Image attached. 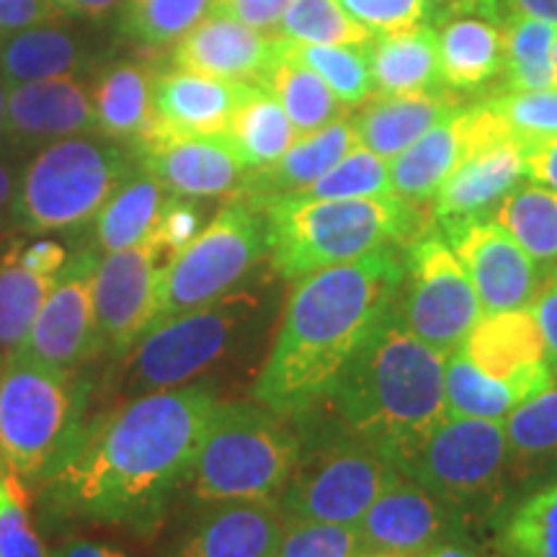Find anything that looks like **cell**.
Segmentation results:
<instances>
[{"label":"cell","instance_id":"6da1fadb","mask_svg":"<svg viewBox=\"0 0 557 557\" xmlns=\"http://www.w3.org/2000/svg\"><path fill=\"white\" fill-rule=\"evenodd\" d=\"M214 406L212 385L199 382L139 395L99 416L41 478L47 504L70 517L152 532L189 480Z\"/></svg>","mask_w":557,"mask_h":557},{"label":"cell","instance_id":"7a4b0ae2","mask_svg":"<svg viewBox=\"0 0 557 557\" xmlns=\"http://www.w3.org/2000/svg\"><path fill=\"white\" fill-rule=\"evenodd\" d=\"M400 284L398 248L297 278L256 380V400L287 418L325 403L348 361L395 305Z\"/></svg>","mask_w":557,"mask_h":557},{"label":"cell","instance_id":"3957f363","mask_svg":"<svg viewBox=\"0 0 557 557\" xmlns=\"http://www.w3.org/2000/svg\"><path fill=\"white\" fill-rule=\"evenodd\" d=\"M444 364L447 357L403 323L395 299L320 406L408 472L447 418Z\"/></svg>","mask_w":557,"mask_h":557},{"label":"cell","instance_id":"277c9868","mask_svg":"<svg viewBox=\"0 0 557 557\" xmlns=\"http://www.w3.org/2000/svg\"><path fill=\"white\" fill-rule=\"evenodd\" d=\"M256 205L267 218L271 267L292 282L374 250L408 248L434 222V212L398 194L367 199L282 197Z\"/></svg>","mask_w":557,"mask_h":557},{"label":"cell","instance_id":"5b68a950","mask_svg":"<svg viewBox=\"0 0 557 557\" xmlns=\"http://www.w3.org/2000/svg\"><path fill=\"white\" fill-rule=\"evenodd\" d=\"M292 421L299 434V451L278 496L284 517L359 524L380 493L406 475L385 451L346 429L325 406Z\"/></svg>","mask_w":557,"mask_h":557},{"label":"cell","instance_id":"8992f818","mask_svg":"<svg viewBox=\"0 0 557 557\" xmlns=\"http://www.w3.org/2000/svg\"><path fill=\"white\" fill-rule=\"evenodd\" d=\"M295 421L259 400L214 406L189 472L199 504L214 500H276L297 462Z\"/></svg>","mask_w":557,"mask_h":557},{"label":"cell","instance_id":"52a82bcc","mask_svg":"<svg viewBox=\"0 0 557 557\" xmlns=\"http://www.w3.org/2000/svg\"><path fill=\"white\" fill-rule=\"evenodd\" d=\"M135 171V150L99 132L58 139L26 165L13 218L32 233L88 225Z\"/></svg>","mask_w":557,"mask_h":557},{"label":"cell","instance_id":"ba28073f","mask_svg":"<svg viewBox=\"0 0 557 557\" xmlns=\"http://www.w3.org/2000/svg\"><path fill=\"white\" fill-rule=\"evenodd\" d=\"M83 387L75 372L9 354L0 377V468L45 478L81 434Z\"/></svg>","mask_w":557,"mask_h":557},{"label":"cell","instance_id":"9c48e42d","mask_svg":"<svg viewBox=\"0 0 557 557\" xmlns=\"http://www.w3.org/2000/svg\"><path fill=\"white\" fill-rule=\"evenodd\" d=\"M269 256L267 218L246 194H235L189 246L160 269L150 329L227 295Z\"/></svg>","mask_w":557,"mask_h":557},{"label":"cell","instance_id":"30bf717a","mask_svg":"<svg viewBox=\"0 0 557 557\" xmlns=\"http://www.w3.org/2000/svg\"><path fill=\"white\" fill-rule=\"evenodd\" d=\"M253 312L256 299L248 292H233L160 323L132 348L124 372V393L139 398L199 377L225 357Z\"/></svg>","mask_w":557,"mask_h":557},{"label":"cell","instance_id":"8fae6325","mask_svg":"<svg viewBox=\"0 0 557 557\" xmlns=\"http://www.w3.org/2000/svg\"><path fill=\"white\" fill-rule=\"evenodd\" d=\"M398 312L416 338L449 357L483 315L475 287L442 233L426 230L403 256Z\"/></svg>","mask_w":557,"mask_h":557},{"label":"cell","instance_id":"7c38bea8","mask_svg":"<svg viewBox=\"0 0 557 557\" xmlns=\"http://www.w3.org/2000/svg\"><path fill=\"white\" fill-rule=\"evenodd\" d=\"M506 465L504 421L447 416L418 451L406 475L459 511L493 504Z\"/></svg>","mask_w":557,"mask_h":557},{"label":"cell","instance_id":"4fadbf2b","mask_svg":"<svg viewBox=\"0 0 557 557\" xmlns=\"http://www.w3.org/2000/svg\"><path fill=\"white\" fill-rule=\"evenodd\" d=\"M96 267L99 259L94 250H83L62 267L45 308L39 310L26 338L11 354L75 372V367L101 351L94 318Z\"/></svg>","mask_w":557,"mask_h":557},{"label":"cell","instance_id":"5bb4252c","mask_svg":"<svg viewBox=\"0 0 557 557\" xmlns=\"http://www.w3.org/2000/svg\"><path fill=\"white\" fill-rule=\"evenodd\" d=\"M438 233L462 263L483 312L532 305L542 282V269L504 227L491 218H470L444 222L438 225Z\"/></svg>","mask_w":557,"mask_h":557},{"label":"cell","instance_id":"9a60e30c","mask_svg":"<svg viewBox=\"0 0 557 557\" xmlns=\"http://www.w3.org/2000/svg\"><path fill=\"white\" fill-rule=\"evenodd\" d=\"M163 248L148 238L107 253L94 276V318L101 348L124 357L150 329Z\"/></svg>","mask_w":557,"mask_h":557},{"label":"cell","instance_id":"2e32d148","mask_svg":"<svg viewBox=\"0 0 557 557\" xmlns=\"http://www.w3.org/2000/svg\"><path fill=\"white\" fill-rule=\"evenodd\" d=\"M129 148L135 150L139 169L152 173L163 189L176 197H235L246 189L250 176V169L225 132L184 137L160 135Z\"/></svg>","mask_w":557,"mask_h":557},{"label":"cell","instance_id":"e0dca14e","mask_svg":"<svg viewBox=\"0 0 557 557\" xmlns=\"http://www.w3.org/2000/svg\"><path fill=\"white\" fill-rule=\"evenodd\" d=\"M455 508L410 475H400L380 493L359 519L364 553L413 557L444 542L455 527Z\"/></svg>","mask_w":557,"mask_h":557},{"label":"cell","instance_id":"ac0fdd59","mask_svg":"<svg viewBox=\"0 0 557 557\" xmlns=\"http://www.w3.org/2000/svg\"><path fill=\"white\" fill-rule=\"evenodd\" d=\"M282 50V39L212 11L173 45L171 65L248 86H263Z\"/></svg>","mask_w":557,"mask_h":557},{"label":"cell","instance_id":"d6986e66","mask_svg":"<svg viewBox=\"0 0 557 557\" xmlns=\"http://www.w3.org/2000/svg\"><path fill=\"white\" fill-rule=\"evenodd\" d=\"M248 88V83L214 78V75L194 73V70L173 65L163 70L158 67L152 75L156 127L145 139L160 135L184 137L225 132Z\"/></svg>","mask_w":557,"mask_h":557},{"label":"cell","instance_id":"ffe728a7","mask_svg":"<svg viewBox=\"0 0 557 557\" xmlns=\"http://www.w3.org/2000/svg\"><path fill=\"white\" fill-rule=\"evenodd\" d=\"M96 127L90 90L78 78L18 83L5 101V135L21 148L90 135Z\"/></svg>","mask_w":557,"mask_h":557},{"label":"cell","instance_id":"44dd1931","mask_svg":"<svg viewBox=\"0 0 557 557\" xmlns=\"http://www.w3.org/2000/svg\"><path fill=\"white\" fill-rule=\"evenodd\" d=\"M284 521L276 500H214L169 557H274Z\"/></svg>","mask_w":557,"mask_h":557},{"label":"cell","instance_id":"7402d4cb","mask_svg":"<svg viewBox=\"0 0 557 557\" xmlns=\"http://www.w3.org/2000/svg\"><path fill=\"white\" fill-rule=\"evenodd\" d=\"M527 148L513 137L480 145L459 160L434 197V220L444 222L491 218L498 201L527 176Z\"/></svg>","mask_w":557,"mask_h":557},{"label":"cell","instance_id":"603a6c76","mask_svg":"<svg viewBox=\"0 0 557 557\" xmlns=\"http://www.w3.org/2000/svg\"><path fill=\"white\" fill-rule=\"evenodd\" d=\"M553 382V369L547 361L529 364L511 380L491 377L459 346L444 364V406L451 418L504 421L519 403L534 398Z\"/></svg>","mask_w":557,"mask_h":557},{"label":"cell","instance_id":"cb8c5ba5","mask_svg":"<svg viewBox=\"0 0 557 557\" xmlns=\"http://www.w3.org/2000/svg\"><path fill=\"white\" fill-rule=\"evenodd\" d=\"M459 107L462 103L451 88L406 96H374L372 103H367L354 116V127H357L359 145L389 163Z\"/></svg>","mask_w":557,"mask_h":557},{"label":"cell","instance_id":"d4e9b609","mask_svg":"<svg viewBox=\"0 0 557 557\" xmlns=\"http://www.w3.org/2000/svg\"><path fill=\"white\" fill-rule=\"evenodd\" d=\"M359 145L354 116H341L329 127L297 137V143L267 169L250 171L243 194L256 201L297 197L329 173L341 158Z\"/></svg>","mask_w":557,"mask_h":557},{"label":"cell","instance_id":"484cf974","mask_svg":"<svg viewBox=\"0 0 557 557\" xmlns=\"http://www.w3.org/2000/svg\"><path fill=\"white\" fill-rule=\"evenodd\" d=\"M468 152L470 107H459L434 124L421 139H416L408 150H403L398 158L389 160L393 194L416 205H426Z\"/></svg>","mask_w":557,"mask_h":557},{"label":"cell","instance_id":"4316f807","mask_svg":"<svg viewBox=\"0 0 557 557\" xmlns=\"http://www.w3.org/2000/svg\"><path fill=\"white\" fill-rule=\"evenodd\" d=\"M156 62L120 60L103 67L90 86L99 135L135 145L156 127L152 114V75Z\"/></svg>","mask_w":557,"mask_h":557},{"label":"cell","instance_id":"83f0119b","mask_svg":"<svg viewBox=\"0 0 557 557\" xmlns=\"http://www.w3.org/2000/svg\"><path fill=\"white\" fill-rule=\"evenodd\" d=\"M462 351L498 380H511L529 364L545 361V338L532 305L500 312H483L465 338Z\"/></svg>","mask_w":557,"mask_h":557},{"label":"cell","instance_id":"f1b7e54d","mask_svg":"<svg viewBox=\"0 0 557 557\" xmlns=\"http://www.w3.org/2000/svg\"><path fill=\"white\" fill-rule=\"evenodd\" d=\"M367 52L374 96H406L447 88L438 70V34L434 26L377 34Z\"/></svg>","mask_w":557,"mask_h":557},{"label":"cell","instance_id":"f546056e","mask_svg":"<svg viewBox=\"0 0 557 557\" xmlns=\"http://www.w3.org/2000/svg\"><path fill=\"white\" fill-rule=\"evenodd\" d=\"M442 83L455 94L478 90L504 73V34L483 16L451 18L438 34Z\"/></svg>","mask_w":557,"mask_h":557},{"label":"cell","instance_id":"4dcf8cb0","mask_svg":"<svg viewBox=\"0 0 557 557\" xmlns=\"http://www.w3.org/2000/svg\"><path fill=\"white\" fill-rule=\"evenodd\" d=\"M165 199H169V191L163 189V184L137 163V171L111 194V199L96 214V248L103 253H114V250L148 240Z\"/></svg>","mask_w":557,"mask_h":557},{"label":"cell","instance_id":"1f68e13d","mask_svg":"<svg viewBox=\"0 0 557 557\" xmlns=\"http://www.w3.org/2000/svg\"><path fill=\"white\" fill-rule=\"evenodd\" d=\"M225 135L250 171L276 163L299 137L287 111L263 86H250L246 90Z\"/></svg>","mask_w":557,"mask_h":557},{"label":"cell","instance_id":"d6a6232c","mask_svg":"<svg viewBox=\"0 0 557 557\" xmlns=\"http://www.w3.org/2000/svg\"><path fill=\"white\" fill-rule=\"evenodd\" d=\"M263 88H269L276 96L299 137L312 135V132L329 127L348 114L338 96L329 88V83L320 78L315 70H310L295 54L287 52L284 39L278 58L263 81Z\"/></svg>","mask_w":557,"mask_h":557},{"label":"cell","instance_id":"836d02e7","mask_svg":"<svg viewBox=\"0 0 557 557\" xmlns=\"http://www.w3.org/2000/svg\"><path fill=\"white\" fill-rule=\"evenodd\" d=\"M83 58L73 34L62 26H34V29L11 34L0 47V73L11 86L32 81L75 78Z\"/></svg>","mask_w":557,"mask_h":557},{"label":"cell","instance_id":"e575fe53","mask_svg":"<svg viewBox=\"0 0 557 557\" xmlns=\"http://www.w3.org/2000/svg\"><path fill=\"white\" fill-rule=\"evenodd\" d=\"M542 271L557 267V191L529 181L508 191L491 212Z\"/></svg>","mask_w":557,"mask_h":557},{"label":"cell","instance_id":"d590c367","mask_svg":"<svg viewBox=\"0 0 557 557\" xmlns=\"http://www.w3.org/2000/svg\"><path fill=\"white\" fill-rule=\"evenodd\" d=\"M500 34H504V90L557 88L553 60H549L557 26L508 11L500 18Z\"/></svg>","mask_w":557,"mask_h":557},{"label":"cell","instance_id":"8d00e7d4","mask_svg":"<svg viewBox=\"0 0 557 557\" xmlns=\"http://www.w3.org/2000/svg\"><path fill=\"white\" fill-rule=\"evenodd\" d=\"M214 9V0H122L120 29L124 37L156 60L184 39Z\"/></svg>","mask_w":557,"mask_h":557},{"label":"cell","instance_id":"74e56055","mask_svg":"<svg viewBox=\"0 0 557 557\" xmlns=\"http://www.w3.org/2000/svg\"><path fill=\"white\" fill-rule=\"evenodd\" d=\"M496 547L500 557H557V475L506 513Z\"/></svg>","mask_w":557,"mask_h":557},{"label":"cell","instance_id":"f35d334b","mask_svg":"<svg viewBox=\"0 0 557 557\" xmlns=\"http://www.w3.org/2000/svg\"><path fill=\"white\" fill-rule=\"evenodd\" d=\"M274 34L289 45L369 47L374 39L367 26L341 9L338 0H292Z\"/></svg>","mask_w":557,"mask_h":557},{"label":"cell","instance_id":"ab89813d","mask_svg":"<svg viewBox=\"0 0 557 557\" xmlns=\"http://www.w3.org/2000/svg\"><path fill=\"white\" fill-rule=\"evenodd\" d=\"M289 54L305 62L310 70L329 83L346 109L361 107L374 96L372 67H369V47H338V45H289Z\"/></svg>","mask_w":557,"mask_h":557},{"label":"cell","instance_id":"60d3db41","mask_svg":"<svg viewBox=\"0 0 557 557\" xmlns=\"http://www.w3.org/2000/svg\"><path fill=\"white\" fill-rule=\"evenodd\" d=\"M58 276L34 274L5 256L0 263V351L11 354L26 338Z\"/></svg>","mask_w":557,"mask_h":557},{"label":"cell","instance_id":"b9f144b4","mask_svg":"<svg viewBox=\"0 0 557 557\" xmlns=\"http://www.w3.org/2000/svg\"><path fill=\"white\" fill-rule=\"evenodd\" d=\"M504 429L508 462L529 468L557 457V380L534 398L519 403L504 418Z\"/></svg>","mask_w":557,"mask_h":557},{"label":"cell","instance_id":"7bdbcfd3","mask_svg":"<svg viewBox=\"0 0 557 557\" xmlns=\"http://www.w3.org/2000/svg\"><path fill=\"white\" fill-rule=\"evenodd\" d=\"M393 194L389 184V163L385 158L374 156L364 145H357L348 156L338 160L329 173H323L315 184L297 197L308 199H367L387 197Z\"/></svg>","mask_w":557,"mask_h":557},{"label":"cell","instance_id":"ee69618b","mask_svg":"<svg viewBox=\"0 0 557 557\" xmlns=\"http://www.w3.org/2000/svg\"><path fill=\"white\" fill-rule=\"evenodd\" d=\"M524 148L557 137V88L504 90L485 99Z\"/></svg>","mask_w":557,"mask_h":557},{"label":"cell","instance_id":"f6af8a7d","mask_svg":"<svg viewBox=\"0 0 557 557\" xmlns=\"http://www.w3.org/2000/svg\"><path fill=\"white\" fill-rule=\"evenodd\" d=\"M284 519V534L274 557H359L364 553L357 524Z\"/></svg>","mask_w":557,"mask_h":557},{"label":"cell","instance_id":"bcb514c9","mask_svg":"<svg viewBox=\"0 0 557 557\" xmlns=\"http://www.w3.org/2000/svg\"><path fill=\"white\" fill-rule=\"evenodd\" d=\"M0 557H47L29 517L24 478L0 468Z\"/></svg>","mask_w":557,"mask_h":557},{"label":"cell","instance_id":"7dc6e473","mask_svg":"<svg viewBox=\"0 0 557 557\" xmlns=\"http://www.w3.org/2000/svg\"><path fill=\"white\" fill-rule=\"evenodd\" d=\"M338 5L374 37L410 32L434 21L429 0H338Z\"/></svg>","mask_w":557,"mask_h":557},{"label":"cell","instance_id":"c3c4849f","mask_svg":"<svg viewBox=\"0 0 557 557\" xmlns=\"http://www.w3.org/2000/svg\"><path fill=\"white\" fill-rule=\"evenodd\" d=\"M205 230V212H201L199 201L191 197H176L169 194L163 209H160L156 230L150 238L163 248V253L173 259L181 253L197 235Z\"/></svg>","mask_w":557,"mask_h":557},{"label":"cell","instance_id":"681fc988","mask_svg":"<svg viewBox=\"0 0 557 557\" xmlns=\"http://www.w3.org/2000/svg\"><path fill=\"white\" fill-rule=\"evenodd\" d=\"M62 18L67 16L52 0H0V34H18Z\"/></svg>","mask_w":557,"mask_h":557},{"label":"cell","instance_id":"f907efd6","mask_svg":"<svg viewBox=\"0 0 557 557\" xmlns=\"http://www.w3.org/2000/svg\"><path fill=\"white\" fill-rule=\"evenodd\" d=\"M289 3L292 0H220L212 11L227 13V16L238 18L253 29L274 34Z\"/></svg>","mask_w":557,"mask_h":557},{"label":"cell","instance_id":"816d5d0a","mask_svg":"<svg viewBox=\"0 0 557 557\" xmlns=\"http://www.w3.org/2000/svg\"><path fill=\"white\" fill-rule=\"evenodd\" d=\"M532 312L545 338V361L557 380V267L547 271L545 282H540L537 297L532 299Z\"/></svg>","mask_w":557,"mask_h":557},{"label":"cell","instance_id":"f5cc1de1","mask_svg":"<svg viewBox=\"0 0 557 557\" xmlns=\"http://www.w3.org/2000/svg\"><path fill=\"white\" fill-rule=\"evenodd\" d=\"M5 256L16 261L18 267L34 271V274H47V276H58L62 267L67 263L65 248L54 240H37L32 243V246L13 248Z\"/></svg>","mask_w":557,"mask_h":557},{"label":"cell","instance_id":"db71d44e","mask_svg":"<svg viewBox=\"0 0 557 557\" xmlns=\"http://www.w3.org/2000/svg\"><path fill=\"white\" fill-rule=\"evenodd\" d=\"M524 169L529 181L557 191V137H549L545 143L527 148Z\"/></svg>","mask_w":557,"mask_h":557},{"label":"cell","instance_id":"11a10c76","mask_svg":"<svg viewBox=\"0 0 557 557\" xmlns=\"http://www.w3.org/2000/svg\"><path fill=\"white\" fill-rule=\"evenodd\" d=\"M65 16L107 18L122 5V0H52Z\"/></svg>","mask_w":557,"mask_h":557},{"label":"cell","instance_id":"9f6ffc18","mask_svg":"<svg viewBox=\"0 0 557 557\" xmlns=\"http://www.w3.org/2000/svg\"><path fill=\"white\" fill-rule=\"evenodd\" d=\"M451 13H475L487 21H500L508 13L506 0H449Z\"/></svg>","mask_w":557,"mask_h":557},{"label":"cell","instance_id":"6f0895ef","mask_svg":"<svg viewBox=\"0 0 557 557\" xmlns=\"http://www.w3.org/2000/svg\"><path fill=\"white\" fill-rule=\"evenodd\" d=\"M58 557H127L120 547L103 545V542L90 540H70L65 547L60 549Z\"/></svg>","mask_w":557,"mask_h":557},{"label":"cell","instance_id":"680465c9","mask_svg":"<svg viewBox=\"0 0 557 557\" xmlns=\"http://www.w3.org/2000/svg\"><path fill=\"white\" fill-rule=\"evenodd\" d=\"M508 11L524 13V16L547 21L557 26V0H506Z\"/></svg>","mask_w":557,"mask_h":557},{"label":"cell","instance_id":"91938a15","mask_svg":"<svg viewBox=\"0 0 557 557\" xmlns=\"http://www.w3.org/2000/svg\"><path fill=\"white\" fill-rule=\"evenodd\" d=\"M426 557H480V555L470 545H465V542L447 537L444 542H438L436 547H431Z\"/></svg>","mask_w":557,"mask_h":557},{"label":"cell","instance_id":"94428289","mask_svg":"<svg viewBox=\"0 0 557 557\" xmlns=\"http://www.w3.org/2000/svg\"><path fill=\"white\" fill-rule=\"evenodd\" d=\"M16 197V176L5 163H0V214L9 209V205Z\"/></svg>","mask_w":557,"mask_h":557},{"label":"cell","instance_id":"6125c7cd","mask_svg":"<svg viewBox=\"0 0 557 557\" xmlns=\"http://www.w3.org/2000/svg\"><path fill=\"white\" fill-rule=\"evenodd\" d=\"M5 101H9V90H5V81H0V137L5 132Z\"/></svg>","mask_w":557,"mask_h":557},{"label":"cell","instance_id":"be15d7a7","mask_svg":"<svg viewBox=\"0 0 557 557\" xmlns=\"http://www.w3.org/2000/svg\"><path fill=\"white\" fill-rule=\"evenodd\" d=\"M549 60H553V70H555V83H557V37L553 41V50H549Z\"/></svg>","mask_w":557,"mask_h":557},{"label":"cell","instance_id":"e7e4bbea","mask_svg":"<svg viewBox=\"0 0 557 557\" xmlns=\"http://www.w3.org/2000/svg\"><path fill=\"white\" fill-rule=\"evenodd\" d=\"M382 557H398V555H382ZM413 557H426V553H423V555H413Z\"/></svg>","mask_w":557,"mask_h":557},{"label":"cell","instance_id":"03108f58","mask_svg":"<svg viewBox=\"0 0 557 557\" xmlns=\"http://www.w3.org/2000/svg\"><path fill=\"white\" fill-rule=\"evenodd\" d=\"M359 557H382V555H377V553H369V555H359Z\"/></svg>","mask_w":557,"mask_h":557}]
</instances>
